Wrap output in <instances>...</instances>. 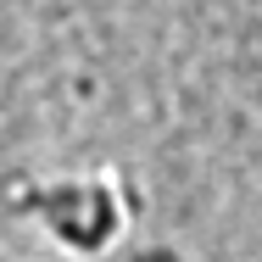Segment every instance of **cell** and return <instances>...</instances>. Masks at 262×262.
Wrapping results in <instances>:
<instances>
[{"label":"cell","instance_id":"6da1fadb","mask_svg":"<svg viewBox=\"0 0 262 262\" xmlns=\"http://www.w3.org/2000/svg\"><path fill=\"white\" fill-rule=\"evenodd\" d=\"M0 262H262V0H0Z\"/></svg>","mask_w":262,"mask_h":262}]
</instances>
